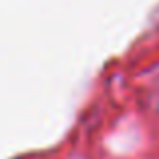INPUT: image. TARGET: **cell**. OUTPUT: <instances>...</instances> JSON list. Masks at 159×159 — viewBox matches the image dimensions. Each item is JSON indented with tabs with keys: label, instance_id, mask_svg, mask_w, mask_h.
Returning a JSON list of instances; mask_svg holds the SVG:
<instances>
[]
</instances>
